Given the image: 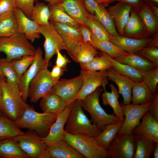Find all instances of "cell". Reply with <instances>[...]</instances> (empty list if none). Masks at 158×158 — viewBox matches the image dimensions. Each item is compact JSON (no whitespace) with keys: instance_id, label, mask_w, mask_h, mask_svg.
I'll list each match as a JSON object with an SVG mask.
<instances>
[{"instance_id":"obj_1","label":"cell","mask_w":158,"mask_h":158,"mask_svg":"<svg viewBox=\"0 0 158 158\" xmlns=\"http://www.w3.org/2000/svg\"><path fill=\"white\" fill-rule=\"evenodd\" d=\"M58 114L37 112L27 104L22 114L15 123L20 128L33 130L41 138H44L48 133Z\"/></svg>"},{"instance_id":"obj_2","label":"cell","mask_w":158,"mask_h":158,"mask_svg":"<svg viewBox=\"0 0 158 158\" xmlns=\"http://www.w3.org/2000/svg\"><path fill=\"white\" fill-rule=\"evenodd\" d=\"M64 130L71 134H84L95 138L102 130L92 123L84 113L79 100H76L64 127Z\"/></svg>"},{"instance_id":"obj_3","label":"cell","mask_w":158,"mask_h":158,"mask_svg":"<svg viewBox=\"0 0 158 158\" xmlns=\"http://www.w3.org/2000/svg\"><path fill=\"white\" fill-rule=\"evenodd\" d=\"M102 90L100 86L94 92L79 101L83 110L90 115L92 123L102 130L107 125L116 123L120 121L114 114H109L106 113L101 106L99 98Z\"/></svg>"},{"instance_id":"obj_4","label":"cell","mask_w":158,"mask_h":158,"mask_svg":"<svg viewBox=\"0 0 158 158\" xmlns=\"http://www.w3.org/2000/svg\"><path fill=\"white\" fill-rule=\"evenodd\" d=\"M0 81L3 115L15 122L22 114L27 103L23 100L19 88L11 87L6 79L1 77Z\"/></svg>"},{"instance_id":"obj_5","label":"cell","mask_w":158,"mask_h":158,"mask_svg":"<svg viewBox=\"0 0 158 158\" xmlns=\"http://www.w3.org/2000/svg\"><path fill=\"white\" fill-rule=\"evenodd\" d=\"M36 49L24 34L18 32L9 37H0V53L9 61L25 55H35Z\"/></svg>"},{"instance_id":"obj_6","label":"cell","mask_w":158,"mask_h":158,"mask_svg":"<svg viewBox=\"0 0 158 158\" xmlns=\"http://www.w3.org/2000/svg\"><path fill=\"white\" fill-rule=\"evenodd\" d=\"M65 140L85 158L109 157L107 150L98 144L94 138L80 133L71 134L65 131Z\"/></svg>"},{"instance_id":"obj_7","label":"cell","mask_w":158,"mask_h":158,"mask_svg":"<svg viewBox=\"0 0 158 158\" xmlns=\"http://www.w3.org/2000/svg\"><path fill=\"white\" fill-rule=\"evenodd\" d=\"M21 149L31 158H50L47 146L35 131L30 129L13 138Z\"/></svg>"},{"instance_id":"obj_8","label":"cell","mask_w":158,"mask_h":158,"mask_svg":"<svg viewBox=\"0 0 158 158\" xmlns=\"http://www.w3.org/2000/svg\"><path fill=\"white\" fill-rule=\"evenodd\" d=\"M59 80L52 77L47 68L40 70L31 81L29 86L28 96L30 102L37 103L40 99L48 94Z\"/></svg>"},{"instance_id":"obj_9","label":"cell","mask_w":158,"mask_h":158,"mask_svg":"<svg viewBox=\"0 0 158 158\" xmlns=\"http://www.w3.org/2000/svg\"><path fill=\"white\" fill-rule=\"evenodd\" d=\"M152 101L139 105L121 104L123 114L125 116L123 124L117 135H130L133 130L140 123L143 115L148 111Z\"/></svg>"},{"instance_id":"obj_10","label":"cell","mask_w":158,"mask_h":158,"mask_svg":"<svg viewBox=\"0 0 158 158\" xmlns=\"http://www.w3.org/2000/svg\"><path fill=\"white\" fill-rule=\"evenodd\" d=\"M136 148L133 134L117 135L106 149L109 157L134 158Z\"/></svg>"},{"instance_id":"obj_11","label":"cell","mask_w":158,"mask_h":158,"mask_svg":"<svg viewBox=\"0 0 158 158\" xmlns=\"http://www.w3.org/2000/svg\"><path fill=\"white\" fill-rule=\"evenodd\" d=\"M83 84V78L80 74L71 79H61L53 86L48 94L57 95L68 104L76 100Z\"/></svg>"},{"instance_id":"obj_12","label":"cell","mask_w":158,"mask_h":158,"mask_svg":"<svg viewBox=\"0 0 158 158\" xmlns=\"http://www.w3.org/2000/svg\"><path fill=\"white\" fill-rule=\"evenodd\" d=\"M80 74L83 78V84L76 98L80 101L94 92L99 87L105 88L108 84L107 71H91L81 69Z\"/></svg>"},{"instance_id":"obj_13","label":"cell","mask_w":158,"mask_h":158,"mask_svg":"<svg viewBox=\"0 0 158 158\" xmlns=\"http://www.w3.org/2000/svg\"><path fill=\"white\" fill-rule=\"evenodd\" d=\"M40 34L45 38L44 44V59L49 62L57 50H66L63 39L57 29L50 23L47 25H40Z\"/></svg>"},{"instance_id":"obj_14","label":"cell","mask_w":158,"mask_h":158,"mask_svg":"<svg viewBox=\"0 0 158 158\" xmlns=\"http://www.w3.org/2000/svg\"><path fill=\"white\" fill-rule=\"evenodd\" d=\"M49 63L43 58L41 49L40 47H38L36 49L35 59L33 63L20 79L19 89L25 102L26 103L28 97V88L30 82L40 70L48 68Z\"/></svg>"},{"instance_id":"obj_15","label":"cell","mask_w":158,"mask_h":158,"mask_svg":"<svg viewBox=\"0 0 158 158\" xmlns=\"http://www.w3.org/2000/svg\"><path fill=\"white\" fill-rule=\"evenodd\" d=\"M74 102L68 104L57 114L56 120L50 127L47 135L44 138H41L47 146L64 139L65 126Z\"/></svg>"},{"instance_id":"obj_16","label":"cell","mask_w":158,"mask_h":158,"mask_svg":"<svg viewBox=\"0 0 158 158\" xmlns=\"http://www.w3.org/2000/svg\"><path fill=\"white\" fill-rule=\"evenodd\" d=\"M14 12L18 21V32L24 34L31 42L41 37L39 25L28 17L20 9L16 8Z\"/></svg>"},{"instance_id":"obj_17","label":"cell","mask_w":158,"mask_h":158,"mask_svg":"<svg viewBox=\"0 0 158 158\" xmlns=\"http://www.w3.org/2000/svg\"><path fill=\"white\" fill-rule=\"evenodd\" d=\"M62 36L68 53L76 46L83 42L79 28L71 27L60 23L51 22Z\"/></svg>"},{"instance_id":"obj_18","label":"cell","mask_w":158,"mask_h":158,"mask_svg":"<svg viewBox=\"0 0 158 158\" xmlns=\"http://www.w3.org/2000/svg\"><path fill=\"white\" fill-rule=\"evenodd\" d=\"M107 71L108 79L114 82L118 86V93L123 98V104H130L132 100V88L135 82L128 77L118 73L112 67Z\"/></svg>"},{"instance_id":"obj_19","label":"cell","mask_w":158,"mask_h":158,"mask_svg":"<svg viewBox=\"0 0 158 158\" xmlns=\"http://www.w3.org/2000/svg\"><path fill=\"white\" fill-rule=\"evenodd\" d=\"M122 36L136 39L150 37L145 28L137 10L132 7L129 19L123 30Z\"/></svg>"},{"instance_id":"obj_20","label":"cell","mask_w":158,"mask_h":158,"mask_svg":"<svg viewBox=\"0 0 158 158\" xmlns=\"http://www.w3.org/2000/svg\"><path fill=\"white\" fill-rule=\"evenodd\" d=\"M132 7L128 4L118 2L107 9L119 35H123L124 28L129 18Z\"/></svg>"},{"instance_id":"obj_21","label":"cell","mask_w":158,"mask_h":158,"mask_svg":"<svg viewBox=\"0 0 158 158\" xmlns=\"http://www.w3.org/2000/svg\"><path fill=\"white\" fill-rule=\"evenodd\" d=\"M142 121L133 130L132 133L143 135L154 143H158V121L147 111Z\"/></svg>"},{"instance_id":"obj_22","label":"cell","mask_w":158,"mask_h":158,"mask_svg":"<svg viewBox=\"0 0 158 158\" xmlns=\"http://www.w3.org/2000/svg\"><path fill=\"white\" fill-rule=\"evenodd\" d=\"M152 39V36L141 39L131 38L119 35L110 36L109 41L124 51L129 53H137L146 47Z\"/></svg>"},{"instance_id":"obj_23","label":"cell","mask_w":158,"mask_h":158,"mask_svg":"<svg viewBox=\"0 0 158 158\" xmlns=\"http://www.w3.org/2000/svg\"><path fill=\"white\" fill-rule=\"evenodd\" d=\"M59 4L80 25L87 27L85 22L93 15L87 12L84 6L83 0H64L62 3Z\"/></svg>"},{"instance_id":"obj_24","label":"cell","mask_w":158,"mask_h":158,"mask_svg":"<svg viewBox=\"0 0 158 158\" xmlns=\"http://www.w3.org/2000/svg\"><path fill=\"white\" fill-rule=\"evenodd\" d=\"M50 158H85L65 139L47 147Z\"/></svg>"},{"instance_id":"obj_25","label":"cell","mask_w":158,"mask_h":158,"mask_svg":"<svg viewBox=\"0 0 158 158\" xmlns=\"http://www.w3.org/2000/svg\"><path fill=\"white\" fill-rule=\"evenodd\" d=\"M68 54L74 61L80 64L89 62L99 53L93 45L83 42Z\"/></svg>"},{"instance_id":"obj_26","label":"cell","mask_w":158,"mask_h":158,"mask_svg":"<svg viewBox=\"0 0 158 158\" xmlns=\"http://www.w3.org/2000/svg\"><path fill=\"white\" fill-rule=\"evenodd\" d=\"M114 59L118 62L128 65L142 71H148L157 66L136 53L127 52L125 55Z\"/></svg>"},{"instance_id":"obj_27","label":"cell","mask_w":158,"mask_h":158,"mask_svg":"<svg viewBox=\"0 0 158 158\" xmlns=\"http://www.w3.org/2000/svg\"><path fill=\"white\" fill-rule=\"evenodd\" d=\"M0 158H29L13 138L0 140Z\"/></svg>"},{"instance_id":"obj_28","label":"cell","mask_w":158,"mask_h":158,"mask_svg":"<svg viewBox=\"0 0 158 158\" xmlns=\"http://www.w3.org/2000/svg\"><path fill=\"white\" fill-rule=\"evenodd\" d=\"M41 98L40 105L43 112L58 114L68 104L54 94H48Z\"/></svg>"},{"instance_id":"obj_29","label":"cell","mask_w":158,"mask_h":158,"mask_svg":"<svg viewBox=\"0 0 158 158\" xmlns=\"http://www.w3.org/2000/svg\"><path fill=\"white\" fill-rule=\"evenodd\" d=\"M137 11L149 35L151 37L158 32V18L153 13L149 4L144 2L143 6Z\"/></svg>"},{"instance_id":"obj_30","label":"cell","mask_w":158,"mask_h":158,"mask_svg":"<svg viewBox=\"0 0 158 158\" xmlns=\"http://www.w3.org/2000/svg\"><path fill=\"white\" fill-rule=\"evenodd\" d=\"M50 10L49 20L73 27L80 25L59 4H48Z\"/></svg>"},{"instance_id":"obj_31","label":"cell","mask_w":158,"mask_h":158,"mask_svg":"<svg viewBox=\"0 0 158 158\" xmlns=\"http://www.w3.org/2000/svg\"><path fill=\"white\" fill-rule=\"evenodd\" d=\"M111 92H107L103 88L104 92L102 94V103L104 106H110L113 109V113L120 120L124 121V116L118 99L119 97L117 88L112 83L109 85Z\"/></svg>"},{"instance_id":"obj_32","label":"cell","mask_w":158,"mask_h":158,"mask_svg":"<svg viewBox=\"0 0 158 158\" xmlns=\"http://www.w3.org/2000/svg\"><path fill=\"white\" fill-rule=\"evenodd\" d=\"M132 100L133 105L145 104L152 101L154 97L144 81L135 83L132 88Z\"/></svg>"},{"instance_id":"obj_33","label":"cell","mask_w":158,"mask_h":158,"mask_svg":"<svg viewBox=\"0 0 158 158\" xmlns=\"http://www.w3.org/2000/svg\"><path fill=\"white\" fill-rule=\"evenodd\" d=\"M123 123L124 121L120 120L116 123L106 126L102 132L94 138L97 143L106 150L110 143L116 136Z\"/></svg>"},{"instance_id":"obj_34","label":"cell","mask_w":158,"mask_h":158,"mask_svg":"<svg viewBox=\"0 0 158 158\" xmlns=\"http://www.w3.org/2000/svg\"><path fill=\"white\" fill-rule=\"evenodd\" d=\"M133 135L136 145L134 158H149L153 152L154 142L143 135Z\"/></svg>"},{"instance_id":"obj_35","label":"cell","mask_w":158,"mask_h":158,"mask_svg":"<svg viewBox=\"0 0 158 158\" xmlns=\"http://www.w3.org/2000/svg\"><path fill=\"white\" fill-rule=\"evenodd\" d=\"M80 66L81 69L94 71H107L113 67L108 55L102 51L89 62Z\"/></svg>"},{"instance_id":"obj_36","label":"cell","mask_w":158,"mask_h":158,"mask_svg":"<svg viewBox=\"0 0 158 158\" xmlns=\"http://www.w3.org/2000/svg\"><path fill=\"white\" fill-rule=\"evenodd\" d=\"M91 39L94 46L112 58L115 59L125 55L128 52L114 44L109 40L104 41L97 38L92 33Z\"/></svg>"},{"instance_id":"obj_37","label":"cell","mask_w":158,"mask_h":158,"mask_svg":"<svg viewBox=\"0 0 158 158\" xmlns=\"http://www.w3.org/2000/svg\"><path fill=\"white\" fill-rule=\"evenodd\" d=\"M18 32V23L14 12L0 16V37H9Z\"/></svg>"},{"instance_id":"obj_38","label":"cell","mask_w":158,"mask_h":158,"mask_svg":"<svg viewBox=\"0 0 158 158\" xmlns=\"http://www.w3.org/2000/svg\"><path fill=\"white\" fill-rule=\"evenodd\" d=\"M106 7L102 4H99V7L95 10V16L111 36L117 37L119 34L114 21Z\"/></svg>"},{"instance_id":"obj_39","label":"cell","mask_w":158,"mask_h":158,"mask_svg":"<svg viewBox=\"0 0 158 158\" xmlns=\"http://www.w3.org/2000/svg\"><path fill=\"white\" fill-rule=\"evenodd\" d=\"M108 55L112 63V68L118 73L128 77L135 83L143 81L142 71H138L128 65L118 62Z\"/></svg>"},{"instance_id":"obj_40","label":"cell","mask_w":158,"mask_h":158,"mask_svg":"<svg viewBox=\"0 0 158 158\" xmlns=\"http://www.w3.org/2000/svg\"><path fill=\"white\" fill-rule=\"evenodd\" d=\"M24 133L14 122L3 115L0 118V140L13 138Z\"/></svg>"},{"instance_id":"obj_41","label":"cell","mask_w":158,"mask_h":158,"mask_svg":"<svg viewBox=\"0 0 158 158\" xmlns=\"http://www.w3.org/2000/svg\"><path fill=\"white\" fill-rule=\"evenodd\" d=\"M0 70L9 85L13 87L19 88L20 78L13 68L11 61H8L6 58L1 59Z\"/></svg>"},{"instance_id":"obj_42","label":"cell","mask_w":158,"mask_h":158,"mask_svg":"<svg viewBox=\"0 0 158 158\" xmlns=\"http://www.w3.org/2000/svg\"><path fill=\"white\" fill-rule=\"evenodd\" d=\"M50 10L48 5L43 2L37 1L35 4L31 19L39 25L49 24Z\"/></svg>"},{"instance_id":"obj_43","label":"cell","mask_w":158,"mask_h":158,"mask_svg":"<svg viewBox=\"0 0 158 158\" xmlns=\"http://www.w3.org/2000/svg\"><path fill=\"white\" fill-rule=\"evenodd\" d=\"M85 24L97 38L102 40H109L111 35L95 15H93L88 18L85 22Z\"/></svg>"},{"instance_id":"obj_44","label":"cell","mask_w":158,"mask_h":158,"mask_svg":"<svg viewBox=\"0 0 158 158\" xmlns=\"http://www.w3.org/2000/svg\"><path fill=\"white\" fill-rule=\"evenodd\" d=\"M35 55H25L11 61L12 65L20 78L33 63Z\"/></svg>"},{"instance_id":"obj_45","label":"cell","mask_w":158,"mask_h":158,"mask_svg":"<svg viewBox=\"0 0 158 158\" xmlns=\"http://www.w3.org/2000/svg\"><path fill=\"white\" fill-rule=\"evenodd\" d=\"M142 77L143 81L152 93L155 95L158 83V66L149 71H142Z\"/></svg>"},{"instance_id":"obj_46","label":"cell","mask_w":158,"mask_h":158,"mask_svg":"<svg viewBox=\"0 0 158 158\" xmlns=\"http://www.w3.org/2000/svg\"><path fill=\"white\" fill-rule=\"evenodd\" d=\"M136 53L158 66V47H146Z\"/></svg>"},{"instance_id":"obj_47","label":"cell","mask_w":158,"mask_h":158,"mask_svg":"<svg viewBox=\"0 0 158 158\" xmlns=\"http://www.w3.org/2000/svg\"><path fill=\"white\" fill-rule=\"evenodd\" d=\"M16 8L20 9L31 19L35 0H14Z\"/></svg>"},{"instance_id":"obj_48","label":"cell","mask_w":158,"mask_h":158,"mask_svg":"<svg viewBox=\"0 0 158 158\" xmlns=\"http://www.w3.org/2000/svg\"><path fill=\"white\" fill-rule=\"evenodd\" d=\"M16 8L14 0H0V16L13 12Z\"/></svg>"},{"instance_id":"obj_49","label":"cell","mask_w":158,"mask_h":158,"mask_svg":"<svg viewBox=\"0 0 158 158\" xmlns=\"http://www.w3.org/2000/svg\"><path fill=\"white\" fill-rule=\"evenodd\" d=\"M148 111L158 121V94L156 93L152 102L149 107Z\"/></svg>"},{"instance_id":"obj_50","label":"cell","mask_w":158,"mask_h":158,"mask_svg":"<svg viewBox=\"0 0 158 158\" xmlns=\"http://www.w3.org/2000/svg\"><path fill=\"white\" fill-rule=\"evenodd\" d=\"M85 9L90 14L94 15L95 11L99 6L96 0H83Z\"/></svg>"},{"instance_id":"obj_51","label":"cell","mask_w":158,"mask_h":158,"mask_svg":"<svg viewBox=\"0 0 158 158\" xmlns=\"http://www.w3.org/2000/svg\"><path fill=\"white\" fill-rule=\"evenodd\" d=\"M79 28L82 36L83 42L90 44L94 46L91 39L92 32L90 29L82 25H80Z\"/></svg>"},{"instance_id":"obj_52","label":"cell","mask_w":158,"mask_h":158,"mask_svg":"<svg viewBox=\"0 0 158 158\" xmlns=\"http://www.w3.org/2000/svg\"><path fill=\"white\" fill-rule=\"evenodd\" d=\"M59 50L56 51L57 57L56 61V65L62 68H65L70 61L65 56L63 55Z\"/></svg>"},{"instance_id":"obj_53","label":"cell","mask_w":158,"mask_h":158,"mask_svg":"<svg viewBox=\"0 0 158 158\" xmlns=\"http://www.w3.org/2000/svg\"><path fill=\"white\" fill-rule=\"evenodd\" d=\"M115 1L128 4L137 11H138L144 4V0H115Z\"/></svg>"},{"instance_id":"obj_54","label":"cell","mask_w":158,"mask_h":158,"mask_svg":"<svg viewBox=\"0 0 158 158\" xmlns=\"http://www.w3.org/2000/svg\"><path fill=\"white\" fill-rule=\"evenodd\" d=\"M65 70V68H61L55 65L53 67L51 71H50L51 75L53 78L59 80Z\"/></svg>"},{"instance_id":"obj_55","label":"cell","mask_w":158,"mask_h":158,"mask_svg":"<svg viewBox=\"0 0 158 158\" xmlns=\"http://www.w3.org/2000/svg\"><path fill=\"white\" fill-rule=\"evenodd\" d=\"M158 47V32L152 36V39L146 47Z\"/></svg>"},{"instance_id":"obj_56","label":"cell","mask_w":158,"mask_h":158,"mask_svg":"<svg viewBox=\"0 0 158 158\" xmlns=\"http://www.w3.org/2000/svg\"><path fill=\"white\" fill-rule=\"evenodd\" d=\"M98 3L102 4L105 7H107L112 3L114 2L115 0H96Z\"/></svg>"},{"instance_id":"obj_57","label":"cell","mask_w":158,"mask_h":158,"mask_svg":"<svg viewBox=\"0 0 158 158\" xmlns=\"http://www.w3.org/2000/svg\"><path fill=\"white\" fill-rule=\"evenodd\" d=\"M149 4L153 13L157 18H158V6L151 3Z\"/></svg>"},{"instance_id":"obj_58","label":"cell","mask_w":158,"mask_h":158,"mask_svg":"<svg viewBox=\"0 0 158 158\" xmlns=\"http://www.w3.org/2000/svg\"><path fill=\"white\" fill-rule=\"evenodd\" d=\"M38 0H35L37 1ZM45 1L48 3V4H61L64 0H43Z\"/></svg>"},{"instance_id":"obj_59","label":"cell","mask_w":158,"mask_h":158,"mask_svg":"<svg viewBox=\"0 0 158 158\" xmlns=\"http://www.w3.org/2000/svg\"><path fill=\"white\" fill-rule=\"evenodd\" d=\"M155 145L153 152L154 154V158H158V143H154Z\"/></svg>"},{"instance_id":"obj_60","label":"cell","mask_w":158,"mask_h":158,"mask_svg":"<svg viewBox=\"0 0 158 158\" xmlns=\"http://www.w3.org/2000/svg\"><path fill=\"white\" fill-rule=\"evenodd\" d=\"M144 2H145L149 4L152 3L155 6H158V0H144Z\"/></svg>"},{"instance_id":"obj_61","label":"cell","mask_w":158,"mask_h":158,"mask_svg":"<svg viewBox=\"0 0 158 158\" xmlns=\"http://www.w3.org/2000/svg\"><path fill=\"white\" fill-rule=\"evenodd\" d=\"M0 110L3 113V109L2 103V89L0 81Z\"/></svg>"},{"instance_id":"obj_62","label":"cell","mask_w":158,"mask_h":158,"mask_svg":"<svg viewBox=\"0 0 158 158\" xmlns=\"http://www.w3.org/2000/svg\"><path fill=\"white\" fill-rule=\"evenodd\" d=\"M0 76L3 78H5V77L3 75L0 70Z\"/></svg>"},{"instance_id":"obj_63","label":"cell","mask_w":158,"mask_h":158,"mask_svg":"<svg viewBox=\"0 0 158 158\" xmlns=\"http://www.w3.org/2000/svg\"><path fill=\"white\" fill-rule=\"evenodd\" d=\"M3 115V114L0 110V118Z\"/></svg>"}]
</instances>
